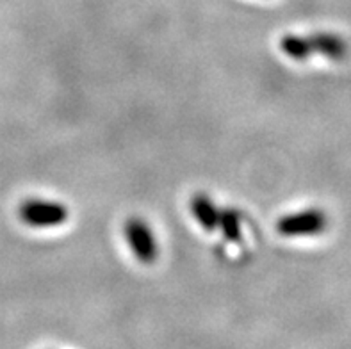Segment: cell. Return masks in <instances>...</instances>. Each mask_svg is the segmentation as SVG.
<instances>
[{
	"instance_id": "1",
	"label": "cell",
	"mask_w": 351,
	"mask_h": 349,
	"mask_svg": "<svg viewBox=\"0 0 351 349\" xmlns=\"http://www.w3.org/2000/svg\"><path fill=\"white\" fill-rule=\"evenodd\" d=\"M20 221L32 228H52L61 226L68 221L70 213L66 205L52 200L29 198L18 207Z\"/></svg>"
},
{
	"instance_id": "2",
	"label": "cell",
	"mask_w": 351,
	"mask_h": 349,
	"mask_svg": "<svg viewBox=\"0 0 351 349\" xmlns=\"http://www.w3.org/2000/svg\"><path fill=\"white\" fill-rule=\"evenodd\" d=\"M123 237L127 246L141 264H154L159 255L157 239L152 226L141 217H129L123 225Z\"/></svg>"
},
{
	"instance_id": "3",
	"label": "cell",
	"mask_w": 351,
	"mask_h": 349,
	"mask_svg": "<svg viewBox=\"0 0 351 349\" xmlns=\"http://www.w3.org/2000/svg\"><path fill=\"white\" fill-rule=\"evenodd\" d=\"M328 217L321 208H307L302 213L284 216L276 223V230L284 237H311L326 230Z\"/></svg>"
},
{
	"instance_id": "4",
	"label": "cell",
	"mask_w": 351,
	"mask_h": 349,
	"mask_svg": "<svg viewBox=\"0 0 351 349\" xmlns=\"http://www.w3.org/2000/svg\"><path fill=\"white\" fill-rule=\"evenodd\" d=\"M307 38L311 41L312 53H321L334 61H341L346 58L348 45L341 36L332 34V32H316Z\"/></svg>"
},
{
	"instance_id": "5",
	"label": "cell",
	"mask_w": 351,
	"mask_h": 349,
	"mask_svg": "<svg viewBox=\"0 0 351 349\" xmlns=\"http://www.w3.org/2000/svg\"><path fill=\"white\" fill-rule=\"evenodd\" d=\"M189 208H191V214L195 217L198 225L204 226L207 232H216L218 230V223H219V210L221 208L214 204L213 198H209L207 195H195L191 198V204H189Z\"/></svg>"
},
{
	"instance_id": "6",
	"label": "cell",
	"mask_w": 351,
	"mask_h": 349,
	"mask_svg": "<svg viewBox=\"0 0 351 349\" xmlns=\"http://www.w3.org/2000/svg\"><path fill=\"white\" fill-rule=\"evenodd\" d=\"M280 50L294 61H307L312 56V47L307 36L285 34L280 40Z\"/></svg>"
},
{
	"instance_id": "7",
	"label": "cell",
	"mask_w": 351,
	"mask_h": 349,
	"mask_svg": "<svg viewBox=\"0 0 351 349\" xmlns=\"http://www.w3.org/2000/svg\"><path fill=\"white\" fill-rule=\"evenodd\" d=\"M218 230L227 241H232V243L241 241V217L234 208H221L219 210Z\"/></svg>"
}]
</instances>
